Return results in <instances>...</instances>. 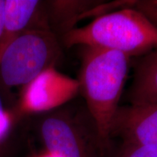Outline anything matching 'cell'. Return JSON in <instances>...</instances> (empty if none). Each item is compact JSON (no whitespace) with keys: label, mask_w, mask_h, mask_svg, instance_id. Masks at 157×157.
Wrapping results in <instances>:
<instances>
[{"label":"cell","mask_w":157,"mask_h":157,"mask_svg":"<svg viewBox=\"0 0 157 157\" xmlns=\"http://www.w3.org/2000/svg\"><path fill=\"white\" fill-rule=\"evenodd\" d=\"M127 55L105 49L85 47L79 82L98 136L110 137L112 119L119 108L129 69Z\"/></svg>","instance_id":"obj_1"},{"label":"cell","mask_w":157,"mask_h":157,"mask_svg":"<svg viewBox=\"0 0 157 157\" xmlns=\"http://www.w3.org/2000/svg\"><path fill=\"white\" fill-rule=\"evenodd\" d=\"M63 41L68 48L82 45L131 57L157 48V25L137 9L124 8L99 16L83 27L70 29Z\"/></svg>","instance_id":"obj_2"},{"label":"cell","mask_w":157,"mask_h":157,"mask_svg":"<svg viewBox=\"0 0 157 157\" xmlns=\"http://www.w3.org/2000/svg\"><path fill=\"white\" fill-rule=\"evenodd\" d=\"M61 49L54 33L31 28L22 33L0 60V80L4 87L25 86L47 68L55 66Z\"/></svg>","instance_id":"obj_3"},{"label":"cell","mask_w":157,"mask_h":157,"mask_svg":"<svg viewBox=\"0 0 157 157\" xmlns=\"http://www.w3.org/2000/svg\"><path fill=\"white\" fill-rule=\"evenodd\" d=\"M79 92L78 79L65 75L52 66L25 86L19 113L31 114L49 111L72 100Z\"/></svg>","instance_id":"obj_4"},{"label":"cell","mask_w":157,"mask_h":157,"mask_svg":"<svg viewBox=\"0 0 157 157\" xmlns=\"http://www.w3.org/2000/svg\"><path fill=\"white\" fill-rule=\"evenodd\" d=\"M112 135L124 144L157 147V102L118 108L110 129Z\"/></svg>","instance_id":"obj_5"},{"label":"cell","mask_w":157,"mask_h":157,"mask_svg":"<svg viewBox=\"0 0 157 157\" xmlns=\"http://www.w3.org/2000/svg\"><path fill=\"white\" fill-rule=\"evenodd\" d=\"M46 151L56 157H87L83 139L75 125L66 118H47L41 126Z\"/></svg>","instance_id":"obj_6"},{"label":"cell","mask_w":157,"mask_h":157,"mask_svg":"<svg viewBox=\"0 0 157 157\" xmlns=\"http://www.w3.org/2000/svg\"><path fill=\"white\" fill-rule=\"evenodd\" d=\"M36 0H6L3 29L0 36V60L7 48L29 28L38 12Z\"/></svg>","instance_id":"obj_7"},{"label":"cell","mask_w":157,"mask_h":157,"mask_svg":"<svg viewBox=\"0 0 157 157\" xmlns=\"http://www.w3.org/2000/svg\"><path fill=\"white\" fill-rule=\"evenodd\" d=\"M127 98L130 104L157 102V48L137 64Z\"/></svg>","instance_id":"obj_8"},{"label":"cell","mask_w":157,"mask_h":157,"mask_svg":"<svg viewBox=\"0 0 157 157\" xmlns=\"http://www.w3.org/2000/svg\"><path fill=\"white\" fill-rule=\"evenodd\" d=\"M15 119V115L5 109L0 96V148L8 138L14 125Z\"/></svg>","instance_id":"obj_9"},{"label":"cell","mask_w":157,"mask_h":157,"mask_svg":"<svg viewBox=\"0 0 157 157\" xmlns=\"http://www.w3.org/2000/svg\"><path fill=\"white\" fill-rule=\"evenodd\" d=\"M119 157H157V147L124 144Z\"/></svg>","instance_id":"obj_10"},{"label":"cell","mask_w":157,"mask_h":157,"mask_svg":"<svg viewBox=\"0 0 157 157\" xmlns=\"http://www.w3.org/2000/svg\"><path fill=\"white\" fill-rule=\"evenodd\" d=\"M136 9L157 25V1L141 2L137 4Z\"/></svg>","instance_id":"obj_11"},{"label":"cell","mask_w":157,"mask_h":157,"mask_svg":"<svg viewBox=\"0 0 157 157\" xmlns=\"http://www.w3.org/2000/svg\"><path fill=\"white\" fill-rule=\"evenodd\" d=\"M5 1L6 0H0V36L3 29L4 21H5Z\"/></svg>","instance_id":"obj_12"},{"label":"cell","mask_w":157,"mask_h":157,"mask_svg":"<svg viewBox=\"0 0 157 157\" xmlns=\"http://www.w3.org/2000/svg\"><path fill=\"white\" fill-rule=\"evenodd\" d=\"M36 157H56V156H54L53 155H52L51 154H50V153L45 151L44 154L39 155V156H36Z\"/></svg>","instance_id":"obj_13"}]
</instances>
